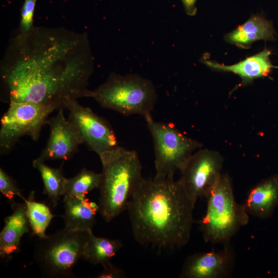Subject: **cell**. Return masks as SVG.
I'll return each mask as SVG.
<instances>
[{"instance_id":"6da1fadb","label":"cell","mask_w":278,"mask_h":278,"mask_svg":"<svg viewBox=\"0 0 278 278\" xmlns=\"http://www.w3.org/2000/svg\"><path fill=\"white\" fill-rule=\"evenodd\" d=\"M94 59L85 32L34 26L12 38L1 60L3 97L55 109L68 100L90 97Z\"/></svg>"},{"instance_id":"7a4b0ae2","label":"cell","mask_w":278,"mask_h":278,"mask_svg":"<svg viewBox=\"0 0 278 278\" xmlns=\"http://www.w3.org/2000/svg\"><path fill=\"white\" fill-rule=\"evenodd\" d=\"M194 206L174 178H144L126 208L135 240L158 250L185 246Z\"/></svg>"},{"instance_id":"3957f363","label":"cell","mask_w":278,"mask_h":278,"mask_svg":"<svg viewBox=\"0 0 278 278\" xmlns=\"http://www.w3.org/2000/svg\"><path fill=\"white\" fill-rule=\"evenodd\" d=\"M102 170L99 187V213L110 222L127 208L144 178L137 152L117 147L100 154Z\"/></svg>"},{"instance_id":"277c9868","label":"cell","mask_w":278,"mask_h":278,"mask_svg":"<svg viewBox=\"0 0 278 278\" xmlns=\"http://www.w3.org/2000/svg\"><path fill=\"white\" fill-rule=\"evenodd\" d=\"M206 198V212L200 222L203 238L212 244H229L238 230L247 224L249 217L244 204L235 200L228 174H222Z\"/></svg>"},{"instance_id":"5b68a950","label":"cell","mask_w":278,"mask_h":278,"mask_svg":"<svg viewBox=\"0 0 278 278\" xmlns=\"http://www.w3.org/2000/svg\"><path fill=\"white\" fill-rule=\"evenodd\" d=\"M90 97L101 107L128 116H151L157 99L153 83L139 75L111 73L106 81L91 91Z\"/></svg>"},{"instance_id":"8992f818","label":"cell","mask_w":278,"mask_h":278,"mask_svg":"<svg viewBox=\"0 0 278 278\" xmlns=\"http://www.w3.org/2000/svg\"><path fill=\"white\" fill-rule=\"evenodd\" d=\"M88 231L64 228L40 238L34 250V260L41 273L47 277H75L73 270L82 259Z\"/></svg>"},{"instance_id":"52a82bcc","label":"cell","mask_w":278,"mask_h":278,"mask_svg":"<svg viewBox=\"0 0 278 278\" xmlns=\"http://www.w3.org/2000/svg\"><path fill=\"white\" fill-rule=\"evenodd\" d=\"M151 135L154 152V177L174 178L181 172L195 151L202 145L171 125L156 121L151 115L145 119Z\"/></svg>"},{"instance_id":"ba28073f","label":"cell","mask_w":278,"mask_h":278,"mask_svg":"<svg viewBox=\"0 0 278 278\" xmlns=\"http://www.w3.org/2000/svg\"><path fill=\"white\" fill-rule=\"evenodd\" d=\"M9 105L1 119V155L9 153L24 136H28L34 141L38 140L48 116L55 110L30 102L11 101Z\"/></svg>"},{"instance_id":"9c48e42d","label":"cell","mask_w":278,"mask_h":278,"mask_svg":"<svg viewBox=\"0 0 278 278\" xmlns=\"http://www.w3.org/2000/svg\"><path fill=\"white\" fill-rule=\"evenodd\" d=\"M223 163L222 156L213 150L199 149L192 154L178 181L194 205L199 198L206 197L217 184Z\"/></svg>"},{"instance_id":"30bf717a","label":"cell","mask_w":278,"mask_h":278,"mask_svg":"<svg viewBox=\"0 0 278 278\" xmlns=\"http://www.w3.org/2000/svg\"><path fill=\"white\" fill-rule=\"evenodd\" d=\"M64 108L68 110V119L76 127L90 150L98 155L118 146L116 135L109 123L90 108L76 99L67 100Z\"/></svg>"},{"instance_id":"8fae6325","label":"cell","mask_w":278,"mask_h":278,"mask_svg":"<svg viewBox=\"0 0 278 278\" xmlns=\"http://www.w3.org/2000/svg\"><path fill=\"white\" fill-rule=\"evenodd\" d=\"M63 109H59L57 115L47 121L50 134L45 148L37 158L40 161L68 160L83 144L78 129L65 118Z\"/></svg>"},{"instance_id":"7c38bea8","label":"cell","mask_w":278,"mask_h":278,"mask_svg":"<svg viewBox=\"0 0 278 278\" xmlns=\"http://www.w3.org/2000/svg\"><path fill=\"white\" fill-rule=\"evenodd\" d=\"M234 265V255L228 244L221 250L198 252L185 260L180 277L223 278L230 276Z\"/></svg>"},{"instance_id":"4fadbf2b","label":"cell","mask_w":278,"mask_h":278,"mask_svg":"<svg viewBox=\"0 0 278 278\" xmlns=\"http://www.w3.org/2000/svg\"><path fill=\"white\" fill-rule=\"evenodd\" d=\"M11 208L12 213L5 218L0 233V256L6 260L19 251L22 237L30 229L25 203L14 202Z\"/></svg>"},{"instance_id":"5bb4252c","label":"cell","mask_w":278,"mask_h":278,"mask_svg":"<svg viewBox=\"0 0 278 278\" xmlns=\"http://www.w3.org/2000/svg\"><path fill=\"white\" fill-rule=\"evenodd\" d=\"M271 54L270 50L265 48L257 54L230 65L221 64L205 58L202 61L212 70L235 74L241 78L242 83L247 84L254 79L268 76L273 68H278L271 63Z\"/></svg>"},{"instance_id":"9a60e30c","label":"cell","mask_w":278,"mask_h":278,"mask_svg":"<svg viewBox=\"0 0 278 278\" xmlns=\"http://www.w3.org/2000/svg\"><path fill=\"white\" fill-rule=\"evenodd\" d=\"M244 205L249 214L263 219L270 217L278 205V175L253 187L248 193Z\"/></svg>"},{"instance_id":"2e32d148","label":"cell","mask_w":278,"mask_h":278,"mask_svg":"<svg viewBox=\"0 0 278 278\" xmlns=\"http://www.w3.org/2000/svg\"><path fill=\"white\" fill-rule=\"evenodd\" d=\"M275 35L272 24L263 16L256 14L227 34L225 40L240 48H247L257 40H274Z\"/></svg>"},{"instance_id":"e0dca14e","label":"cell","mask_w":278,"mask_h":278,"mask_svg":"<svg viewBox=\"0 0 278 278\" xmlns=\"http://www.w3.org/2000/svg\"><path fill=\"white\" fill-rule=\"evenodd\" d=\"M65 228L78 231H88L96 223V212L91 207L86 195L63 198Z\"/></svg>"},{"instance_id":"ac0fdd59","label":"cell","mask_w":278,"mask_h":278,"mask_svg":"<svg viewBox=\"0 0 278 278\" xmlns=\"http://www.w3.org/2000/svg\"><path fill=\"white\" fill-rule=\"evenodd\" d=\"M122 246L119 239L97 237L89 230L82 259L94 265L103 266L111 262Z\"/></svg>"},{"instance_id":"d6986e66","label":"cell","mask_w":278,"mask_h":278,"mask_svg":"<svg viewBox=\"0 0 278 278\" xmlns=\"http://www.w3.org/2000/svg\"><path fill=\"white\" fill-rule=\"evenodd\" d=\"M32 166L41 175L44 186L43 193L48 196L53 206L55 207L60 197L64 195L67 179L63 175L62 166L50 167L38 159L33 160Z\"/></svg>"},{"instance_id":"ffe728a7","label":"cell","mask_w":278,"mask_h":278,"mask_svg":"<svg viewBox=\"0 0 278 278\" xmlns=\"http://www.w3.org/2000/svg\"><path fill=\"white\" fill-rule=\"evenodd\" d=\"M23 201L26 204L27 215L33 234L39 238L46 237V230L56 216L44 203L35 200L33 191L30 192L28 199L25 198Z\"/></svg>"},{"instance_id":"44dd1931","label":"cell","mask_w":278,"mask_h":278,"mask_svg":"<svg viewBox=\"0 0 278 278\" xmlns=\"http://www.w3.org/2000/svg\"><path fill=\"white\" fill-rule=\"evenodd\" d=\"M101 173L83 168L75 177L66 179L63 198L86 195L95 188H99Z\"/></svg>"},{"instance_id":"7402d4cb","label":"cell","mask_w":278,"mask_h":278,"mask_svg":"<svg viewBox=\"0 0 278 278\" xmlns=\"http://www.w3.org/2000/svg\"><path fill=\"white\" fill-rule=\"evenodd\" d=\"M36 0H25L21 10L19 33L29 31L34 27L33 17Z\"/></svg>"},{"instance_id":"603a6c76","label":"cell","mask_w":278,"mask_h":278,"mask_svg":"<svg viewBox=\"0 0 278 278\" xmlns=\"http://www.w3.org/2000/svg\"><path fill=\"white\" fill-rule=\"evenodd\" d=\"M0 192L7 199L11 200L15 196L25 199L15 182L2 168H0Z\"/></svg>"},{"instance_id":"cb8c5ba5","label":"cell","mask_w":278,"mask_h":278,"mask_svg":"<svg viewBox=\"0 0 278 278\" xmlns=\"http://www.w3.org/2000/svg\"><path fill=\"white\" fill-rule=\"evenodd\" d=\"M103 266V270L100 272L96 277L97 278H120L125 276L123 270L110 262Z\"/></svg>"},{"instance_id":"d4e9b609","label":"cell","mask_w":278,"mask_h":278,"mask_svg":"<svg viewBox=\"0 0 278 278\" xmlns=\"http://www.w3.org/2000/svg\"><path fill=\"white\" fill-rule=\"evenodd\" d=\"M186 14L190 16H194L197 12L196 3L197 0H181Z\"/></svg>"}]
</instances>
